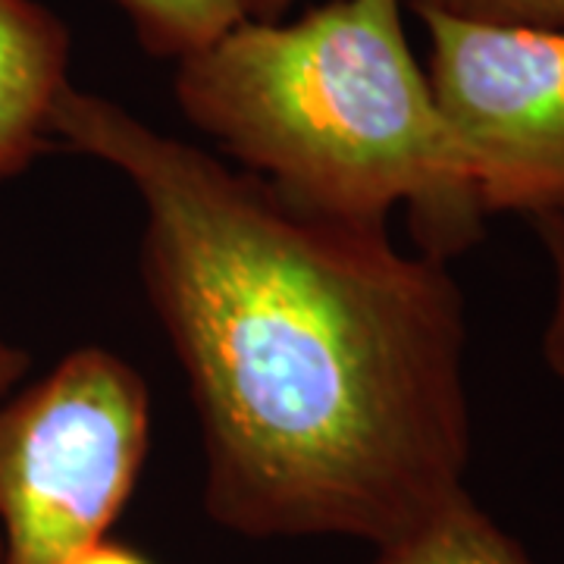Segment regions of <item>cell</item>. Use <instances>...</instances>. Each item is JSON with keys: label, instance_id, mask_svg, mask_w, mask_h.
Returning <instances> with one entry per match:
<instances>
[{"label": "cell", "instance_id": "cell-8", "mask_svg": "<svg viewBox=\"0 0 564 564\" xmlns=\"http://www.w3.org/2000/svg\"><path fill=\"white\" fill-rule=\"evenodd\" d=\"M411 7L486 25L564 29V0H411Z\"/></svg>", "mask_w": 564, "mask_h": 564}, {"label": "cell", "instance_id": "cell-4", "mask_svg": "<svg viewBox=\"0 0 564 564\" xmlns=\"http://www.w3.org/2000/svg\"><path fill=\"white\" fill-rule=\"evenodd\" d=\"M426 79L462 141L484 214L564 207V29L486 25L411 7Z\"/></svg>", "mask_w": 564, "mask_h": 564}, {"label": "cell", "instance_id": "cell-12", "mask_svg": "<svg viewBox=\"0 0 564 564\" xmlns=\"http://www.w3.org/2000/svg\"><path fill=\"white\" fill-rule=\"evenodd\" d=\"M289 0H251V20H276Z\"/></svg>", "mask_w": 564, "mask_h": 564}, {"label": "cell", "instance_id": "cell-9", "mask_svg": "<svg viewBox=\"0 0 564 564\" xmlns=\"http://www.w3.org/2000/svg\"><path fill=\"white\" fill-rule=\"evenodd\" d=\"M533 223L543 236L545 251L552 258V270H555V304H552V317L545 326L543 355L552 373L558 377V383L564 386V207L536 214Z\"/></svg>", "mask_w": 564, "mask_h": 564}, {"label": "cell", "instance_id": "cell-1", "mask_svg": "<svg viewBox=\"0 0 564 564\" xmlns=\"http://www.w3.org/2000/svg\"><path fill=\"white\" fill-rule=\"evenodd\" d=\"M51 135L141 198V282L192 389L223 530L386 549L467 492V323L443 258L299 207L73 82Z\"/></svg>", "mask_w": 564, "mask_h": 564}, {"label": "cell", "instance_id": "cell-6", "mask_svg": "<svg viewBox=\"0 0 564 564\" xmlns=\"http://www.w3.org/2000/svg\"><path fill=\"white\" fill-rule=\"evenodd\" d=\"M370 564H533L470 492L458 496L430 524L377 549Z\"/></svg>", "mask_w": 564, "mask_h": 564}, {"label": "cell", "instance_id": "cell-10", "mask_svg": "<svg viewBox=\"0 0 564 564\" xmlns=\"http://www.w3.org/2000/svg\"><path fill=\"white\" fill-rule=\"evenodd\" d=\"M69 564H151L144 555H139L135 549H129V545L113 543L110 536L101 540V543L88 545L85 552H79L76 558Z\"/></svg>", "mask_w": 564, "mask_h": 564}, {"label": "cell", "instance_id": "cell-7", "mask_svg": "<svg viewBox=\"0 0 564 564\" xmlns=\"http://www.w3.org/2000/svg\"><path fill=\"white\" fill-rule=\"evenodd\" d=\"M139 44L163 61H185L251 20V0H113Z\"/></svg>", "mask_w": 564, "mask_h": 564}, {"label": "cell", "instance_id": "cell-3", "mask_svg": "<svg viewBox=\"0 0 564 564\" xmlns=\"http://www.w3.org/2000/svg\"><path fill=\"white\" fill-rule=\"evenodd\" d=\"M151 399L88 345L0 402V564H69L107 540L139 484Z\"/></svg>", "mask_w": 564, "mask_h": 564}, {"label": "cell", "instance_id": "cell-5", "mask_svg": "<svg viewBox=\"0 0 564 564\" xmlns=\"http://www.w3.org/2000/svg\"><path fill=\"white\" fill-rule=\"evenodd\" d=\"M69 85V32L39 0H0V180L54 144L51 117Z\"/></svg>", "mask_w": 564, "mask_h": 564}, {"label": "cell", "instance_id": "cell-11", "mask_svg": "<svg viewBox=\"0 0 564 564\" xmlns=\"http://www.w3.org/2000/svg\"><path fill=\"white\" fill-rule=\"evenodd\" d=\"M25 370H29V351L0 339V402L17 389V383L25 377Z\"/></svg>", "mask_w": 564, "mask_h": 564}, {"label": "cell", "instance_id": "cell-2", "mask_svg": "<svg viewBox=\"0 0 564 564\" xmlns=\"http://www.w3.org/2000/svg\"><path fill=\"white\" fill-rule=\"evenodd\" d=\"M180 110L248 173L323 217L386 226L411 207L423 254L480 236L470 163L408 47L399 0L248 20L176 63Z\"/></svg>", "mask_w": 564, "mask_h": 564}]
</instances>
